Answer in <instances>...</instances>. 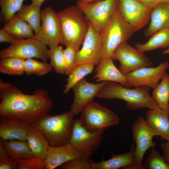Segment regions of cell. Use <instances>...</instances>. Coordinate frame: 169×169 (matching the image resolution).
I'll list each match as a JSON object with an SVG mask.
<instances>
[{"instance_id":"cell-19","label":"cell","mask_w":169,"mask_h":169,"mask_svg":"<svg viewBox=\"0 0 169 169\" xmlns=\"http://www.w3.org/2000/svg\"><path fill=\"white\" fill-rule=\"evenodd\" d=\"M113 61L111 57L101 59L95 69L96 74L93 79L97 82H116L125 87V75L116 68Z\"/></svg>"},{"instance_id":"cell-26","label":"cell","mask_w":169,"mask_h":169,"mask_svg":"<svg viewBox=\"0 0 169 169\" xmlns=\"http://www.w3.org/2000/svg\"><path fill=\"white\" fill-rule=\"evenodd\" d=\"M0 144L13 160L33 156L27 142L14 139L8 141L0 140Z\"/></svg>"},{"instance_id":"cell-1","label":"cell","mask_w":169,"mask_h":169,"mask_svg":"<svg viewBox=\"0 0 169 169\" xmlns=\"http://www.w3.org/2000/svg\"><path fill=\"white\" fill-rule=\"evenodd\" d=\"M0 99L1 116L27 124L33 123L48 114L53 104L48 91L42 88L28 95L12 85L0 90Z\"/></svg>"},{"instance_id":"cell-28","label":"cell","mask_w":169,"mask_h":169,"mask_svg":"<svg viewBox=\"0 0 169 169\" xmlns=\"http://www.w3.org/2000/svg\"><path fill=\"white\" fill-rule=\"evenodd\" d=\"M151 96L160 108L169 113V75L166 73L153 89Z\"/></svg>"},{"instance_id":"cell-43","label":"cell","mask_w":169,"mask_h":169,"mask_svg":"<svg viewBox=\"0 0 169 169\" xmlns=\"http://www.w3.org/2000/svg\"><path fill=\"white\" fill-rule=\"evenodd\" d=\"M32 4H35L41 7L43 3L45 0H31Z\"/></svg>"},{"instance_id":"cell-38","label":"cell","mask_w":169,"mask_h":169,"mask_svg":"<svg viewBox=\"0 0 169 169\" xmlns=\"http://www.w3.org/2000/svg\"><path fill=\"white\" fill-rule=\"evenodd\" d=\"M18 38L8 32L4 28L0 30V43H7L11 44Z\"/></svg>"},{"instance_id":"cell-45","label":"cell","mask_w":169,"mask_h":169,"mask_svg":"<svg viewBox=\"0 0 169 169\" xmlns=\"http://www.w3.org/2000/svg\"><path fill=\"white\" fill-rule=\"evenodd\" d=\"M163 53V54H169V46L166 49L164 50Z\"/></svg>"},{"instance_id":"cell-16","label":"cell","mask_w":169,"mask_h":169,"mask_svg":"<svg viewBox=\"0 0 169 169\" xmlns=\"http://www.w3.org/2000/svg\"><path fill=\"white\" fill-rule=\"evenodd\" d=\"M102 81L98 84L90 83L84 78L72 88L74 93V101L70 110L75 116L81 113L84 109L93 101L106 83Z\"/></svg>"},{"instance_id":"cell-24","label":"cell","mask_w":169,"mask_h":169,"mask_svg":"<svg viewBox=\"0 0 169 169\" xmlns=\"http://www.w3.org/2000/svg\"><path fill=\"white\" fill-rule=\"evenodd\" d=\"M4 28L9 33L21 39L33 38V29L30 25L15 14L4 25Z\"/></svg>"},{"instance_id":"cell-31","label":"cell","mask_w":169,"mask_h":169,"mask_svg":"<svg viewBox=\"0 0 169 169\" xmlns=\"http://www.w3.org/2000/svg\"><path fill=\"white\" fill-rule=\"evenodd\" d=\"M24 69V73L26 75L34 74L40 76L50 73L52 70L53 68L47 63L30 58L25 59Z\"/></svg>"},{"instance_id":"cell-40","label":"cell","mask_w":169,"mask_h":169,"mask_svg":"<svg viewBox=\"0 0 169 169\" xmlns=\"http://www.w3.org/2000/svg\"><path fill=\"white\" fill-rule=\"evenodd\" d=\"M160 146L162 151V156L169 164V141L162 142Z\"/></svg>"},{"instance_id":"cell-2","label":"cell","mask_w":169,"mask_h":169,"mask_svg":"<svg viewBox=\"0 0 169 169\" xmlns=\"http://www.w3.org/2000/svg\"><path fill=\"white\" fill-rule=\"evenodd\" d=\"M150 89L141 86L130 89L116 82L106 81L96 97L123 100L125 101L127 107L133 110L143 108L151 110L158 109L160 108L158 104L149 94Z\"/></svg>"},{"instance_id":"cell-15","label":"cell","mask_w":169,"mask_h":169,"mask_svg":"<svg viewBox=\"0 0 169 169\" xmlns=\"http://www.w3.org/2000/svg\"><path fill=\"white\" fill-rule=\"evenodd\" d=\"M82 44L81 49L76 54L74 67L85 64L97 65L101 60L102 40L100 34L90 23Z\"/></svg>"},{"instance_id":"cell-42","label":"cell","mask_w":169,"mask_h":169,"mask_svg":"<svg viewBox=\"0 0 169 169\" xmlns=\"http://www.w3.org/2000/svg\"><path fill=\"white\" fill-rule=\"evenodd\" d=\"M12 85L10 83L4 82L1 79L0 80V90H5Z\"/></svg>"},{"instance_id":"cell-36","label":"cell","mask_w":169,"mask_h":169,"mask_svg":"<svg viewBox=\"0 0 169 169\" xmlns=\"http://www.w3.org/2000/svg\"><path fill=\"white\" fill-rule=\"evenodd\" d=\"M64 49L65 65V75H69L74 67L75 59L77 51L72 45H67Z\"/></svg>"},{"instance_id":"cell-32","label":"cell","mask_w":169,"mask_h":169,"mask_svg":"<svg viewBox=\"0 0 169 169\" xmlns=\"http://www.w3.org/2000/svg\"><path fill=\"white\" fill-rule=\"evenodd\" d=\"M48 54L50 60V64L53 68L56 73L65 75V65L62 47L59 45L50 48L48 49Z\"/></svg>"},{"instance_id":"cell-11","label":"cell","mask_w":169,"mask_h":169,"mask_svg":"<svg viewBox=\"0 0 169 169\" xmlns=\"http://www.w3.org/2000/svg\"><path fill=\"white\" fill-rule=\"evenodd\" d=\"M111 58L113 60L119 62L118 69L125 75L139 68L153 65L152 62L144 53L133 47L127 42L118 46Z\"/></svg>"},{"instance_id":"cell-13","label":"cell","mask_w":169,"mask_h":169,"mask_svg":"<svg viewBox=\"0 0 169 169\" xmlns=\"http://www.w3.org/2000/svg\"><path fill=\"white\" fill-rule=\"evenodd\" d=\"M169 69V62L165 61L155 67H144L137 69L125 75L127 80L125 87L146 86L153 89Z\"/></svg>"},{"instance_id":"cell-14","label":"cell","mask_w":169,"mask_h":169,"mask_svg":"<svg viewBox=\"0 0 169 169\" xmlns=\"http://www.w3.org/2000/svg\"><path fill=\"white\" fill-rule=\"evenodd\" d=\"M117 9L135 32L148 23L152 8L145 6L137 0H118Z\"/></svg>"},{"instance_id":"cell-46","label":"cell","mask_w":169,"mask_h":169,"mask_svg":"<svg viewBox=\"0 0 169 169\" xmlns=\"http://www.w3.org/2000/svg\"><path fill=\"white\" fill-rule=\"evenodd\" d=\"M160 3H169V0H159Z\"/></svg>"},{"instance_id":"cell-34","label":"cell","mask_w":169,"mask_h":169,"mask_svg":"<svg viewBox=\"0 0 169 169\" xmlns=\"http://www.w3.org/2000/svg\"><path fill=\"white\" fill-rule=\"evenodd\" d=\"M169 169V164L162 156L152 147L143 165V169Z\"/></svg>"},{"instance_id":"cell-33","label":"cell","mask_w":169,"mask_h":169,"mask_svg":"<svg viewBox=\"0 0 169 169\" xmlns=\"http://www.w3.org/2000/svg\"><path fill=\"white\" fill-rule=\"evenodd\" d=\"M24 0H0L1 18L7 23L21 8Z\"/></svg>"},{"instance_id":"cell-17","label":"cell","mask_w":169,"mask_h":169,"mask_svg":"<svg viewBox=\"0 0 169 169\" xmlns=\"http://www.w3.org/2000/svg\"><path fill=\"white\" fill-rule=\"evenodd\" d=\"M82 157L81 154L69 143L48 147L45 160L46 169H54L73 159Z\"/></svg>"},{"instance_id":"cell-20","label":"cell","mask_w":169,"mask_h":169,"mask_svg":"<svg viewBox=\"0 0 169 169\" xmlns=\"http://www.w3.org/2000/svg\"><path fill=\"white\" fill-rule=\"evenodd\" d=\"M145 120L156 136L169 141V113L160 108L149 109Z\"/></svg>"},{"instance_id":"cell-8","label":"cell","mask_w":169,"mask_h":169,"mask_svg":"<svg viewBox=\"0 0 169 169\" xmlns=\"http://www.w3.org/2000/svg\"><path fill=\"white\" fill-rule=\"evenodd\" d=\"M47 45L34 38H18L0 51L1 59L18 57L24 59L36 58L47 63L49 59Z\"/></svg>"},{"instance_id":"cell-39","label":"cell","mask_w":169,"mask_h":169,"mask_svg":"<svg viewBox=\"0 0 169 169\" xmlns=\"http://www.w3.org/2000/svg\"><path fill=\"white\" fill-rule=\"evenodd\" d=\"M0 169H16L14 160L9 156L0 159Z\"/></svg>"},{"instance_id":"cell-23","label":"cell","mask_w":169,"mask_h":169,"mask_svg":"<svg viewBox=\"0 0 169 169\" xmlns=\"http://www.w3.org/2000/svg\"><path fill=\"white\" fill-rule=\"evenodd\" d=\"M135 147L131 145L130 150L128 152L114 155L107 160L95 162L91 160V169H125L133 164L135 161Z\"/></svg>"},{"instance_id":"cell-21","label":"cell","mask_w":169,"mask_h":169,"mask_svg":"<svg viewBox=\"0 0 169 169\" xmlns=\"http://www.w3.org/2000/svg\"><path fill=\"white\" fill-rule=\"evenodd\" d=\"M27 141L33 156L45 159L49 145L42 132L33 123L28 124Z\"/></svg>"},{"instance_id":"cell-12","label":"cell","mask_w":169,"mask_h":169,"mask_svg":"<svg viewBox=\"0 0 169 169\" xmlns=\"http://www.w3.org/2000/svg\"><path fill=\"white\" fill-rule=\"evenodd\" d=\"M42 24L34 38L42 42L49 49L60 44L61 34L59 20L56 13L52 8L47 7L41 11Z\"/></svg>"},{"instance_id":"cell-3","label":"cell","mask_w":169,"mask_h":169,"mask_svg":"<svg viewBox=\"0 0 169 169\" xmlns=\"http://www.w3.org/2000/svg\"><path fill=\"white\" fill-rule=\"evenodd\" d=\"M57 14L61 30L60 44L65 46L72 45L78 51L88 30L89 22L76 5L64 9Z\"/></svg>"},{"instance_id":"cell-29","label":"cell","mask_w":169,"mask_h":169,"mask_svg":"<svg viewBox=\"0 0 169 169\" xmlns=\"http://www.w3.org/2000/svg\"><path fill=\"white\" fill-rule=\"evenodd\" d=\"M25 60L18 57L1 59L0 61V72L9 75H21L24 73Z\"/></svg>"},{"instance_id":"cell-44","label":"cell","mask_w":169,"mask_h":169,"mask_svg":"<svg viewBox=\"0 0 169 169\" xmlns=\"http://www.w3.org/2000/svg\"><path fill=\"white\" fill-rule=\"evenodd\" d=\"M98 0H78L77 2L82 4H86Z\"/></svg>"},{"instance_id":"cell-6","label":"cell","mask_w":169,"mask_h":169,"mask_svg":"<svg viewBox=\"0 0 169 169\" xmlns=\"http://www.w3.org/2000/svg\"><path fill=\"white\" fill-rule=\"evenodd\" d=\"M79 120L87 130L95 132L117 125L120 120L115 113L93 100L81 112Z\"/></svg>"},{"instance_id":"cell-7","label":"cell","mask_w":169,"mask_h":169,"mask_svg":"<svg viewBox=\"0 0 169 169\" xmlns=\"http://www.w3.org/2000/svg\"><path fill=\"white\" fill-rule=\"evenodd\" d=\"M118 0H101L76 6L94 30L100 34L117 8Z\"/></svg>"},{"instance_id":"cell-4","label":"cell","mask_w":169,"mask_h":169,"mask_svg":"<svg viewBox=\"0 0 169 169\" xmlns=\"http://www.w3.org/2000/svg\"><path fill=\"white\" fill-rule=\"evenodd\" d=\"M74 116L70 110L56 115L48 114L33 123L42 132L49 146H61L69 142Z\"/></svg>"},{"instance_id":"cell-30","label":"cell","mask_w":169,"mask_h":169,"mask_svg":"<svg viewBox=\"0 0 169 169\" xmlns=\"http://www.w3.org/2000/svg\"><path fill=\"white\" fill-rule=\"evenodd\" d=\"M94 66V65L85 64L74 67L69 75L63 93L67 94L77 82L84 78L86 75L91 73Z\"/></svg>"},{"instance_id":"cell-37","label":"cell","mask_w":169,"mask_h":169,"mask_svg":"<svg viewBox=\"0 0 169 169\" xmlns=\"http://www.w3.org/2000/svg\"><path fill=\"white\" fill-rule=\"evenodd\" d=\"M91 160L80 157L70 160L60 166L61 169H91Z\"/></svg>"},{"instance_id":"cell-10","label":"cell","mask_w":169,"mask_h":169,"mask_svg":"<svg viewBox=\"0 0 169 169\" xmlns=\"http://www.w3.org/2000/svg\"><path fill=\"white\" fill-rule=\"evenodd\" d=\"M103 131L91 132L75 120L69 143L81 154L82 157L90 159L100 146Z\"/></svg>"},{"instance_id":"cell-27","label":"cell","mask_w":169,"mask_h":169,"mask_svg":"<svg viewBox=\"0 0 169 169\" xmlns=\"http://www.w3.org/2000/svg\"><path fill=\"white\" fill-rule=\"evenodd\" d=\"M39 6L35 4L30 5L23 4L16 15L27 22L37 33L41 25V11Z\"/></svg>"},{"instance_id":"cell-35","label":"cell","mask_w":169,"mask_h":169,"mask_svg":"<svg viewBox=\"0 0 169 169\" xmlns=\"http://www.w3.org/2000/svg\"><path fill=\"white\" fill-rule=\"evenodd\" d=\"M14 161L16 169H46L44 159L34 156Z\"/></svg>"},{"instance_id":"cell-25","label":"cell","mask_w":169,"mask_h":169,"mask_svg":"<svg viewBox=\"0 0 169 169\" xmlns=\"http://www.w3.org/2000/svg\"><path fill=\"white\" fill-rule=\"evenodd\" d=\"M151 36L145 43H136L135 48L144 53L159 48L166 49L169 46V28L161 29Z\"/></svg>"},{"instance_id":"cell-5","label":"cell","mask_w":169,"mask_h":169,"mask_svg":"<svg viewBox=\"0 0 169 169\" xmlns=\"http://www.w3.org/2000/svg\"><path fill=\"white\" fill-rule=\"evenodd\" d=\"M135 33L117 8L100 34L102 42L101 59L111 57L117 47L127 42Z\"/></svg>"},{"instance_id":"cell-9","label":"cell","mask_w":169,"mask_h":169,"mask_svg":"<svg viewBox=\"0 0 169 169\" xmlns=\"http://www.w3.org/2000/svg\"><path fill=\"white\" fill-rule=\"evenodd\" d=\"M132 133L133 139L136 143L135 161L133 164L125 169H143V160L146 151L156 146V142L153 141V137L156 135L141 116H139L133 124Z\"/></svg>"},{"instance_id":"cell-41","label":"cell","mask_w":169,"mask_h":169,"mask_svg":"<svg viewBox=\"0 0 169 169\" xmlns=\"http://www.w3.org/2000/svg\"><path fill=\"white\" fill-rule=\"evenodd\" d=\"M145 6L153 8L160 3L159 0H137Z\"/></svg>"},{"instance_id":"cell-18","label":"cell","mask_w":169,"mask_h":169,"mask_svg":"<svg viewBox=\"0 0 169 169\" xmlns=\"http://www.w3.org/2000/svg\"><path fill=\"white\" fill-rule=\"evenodd\" d=\"M28 124L16 120L1 116L0 140L8 141L14 139L27 142Z\"/></svg>"},{"instance_id":"cell-22","label":"cell","mask_w":169,"mask_h":169,"mask_svg":"<svg viewBox=\"0 0 169 169\" xmlns=\"http://www.w3.org/2000/svg\"><path fill=\"white\" fill-rule=\"evenodd\" d=\"M150 22L144 32L146 37L161 29L169 28V3H160L153 8Z\"/></svg>"}]
</instances>
